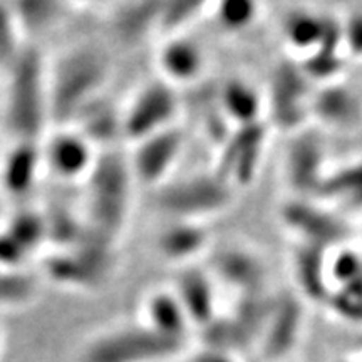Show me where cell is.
I'll return each instance as SVG.
<instances>
[{"label":"cell","mask_w":362,"mask_h":362,"mask_svg":"<svg viewBox=\"0 0 362 362\" xmlns=\"http://www.w3.org/2000/svg\"><path fill=\"white\" fill-rule=\"evenodd\" d=\"M7 89L6 117L17 141H33L42 131L45 115L51 111L49 78L45 76L37 54L22 51L11 66Z\"/></svg>","instance_id":"6da1fadb"},{"label":"cell","mask_w":362,"mask_h":362,"mask_svg":"<svg viewBox=\"0 0 362 362\" xmlns=\"http://www.w3.org/2000/svg\"><path fill=\"white\" fill-rule=\"evenodd\" d=\"M133 170L117 156L96 160L89 173L88 211L90 228L104 240H112L123 228L129 206Z\"/></svg>","instance_id":"7a4b0ae2"},{"label":"cell","mask_w":362,"mask_h":362,"mask_svg":"<svg viewBox=\"0 0 362 362\" xmlns=\"http://www.w3.org/2000/svg\"><path fill=\"white\" fill-rule=\"evenodd\" d=\"M185 341L156 332L146 324L126 325L93 339L83 362H156L178 354Z\"/></svg>","instance_id":"3957f363"},{"label":"cell","mask_w":362,"mask_h":362,"mask_svg":"<svg viewBox=\"0 0 362 362\" xmlns=\"http://www.w3.org/2000/svg\"><path fill=\"white\" fill-rule=\"evenodd\" d=\"M107 66L101 54L90 49L71 52L57 66V72L49 79L51 111L62 115L79 112L96 96L106 78Z\"/></svg>","instance_id":"277c9868"},{"label":"cell","mask_w":362,"mask_h":362,"mask_svg":"<svg viewBox=\"0 0 362 362\" xmlns=\"http://www.w3.org/2000/svg\"><path fill=\"white\" fill-rule=\"evenodd\" d=\"M232 200V187L220 176L200 175L176 181L158 197L163 210L183 220H197L223 210Z\"/></svg>","instance_id":"5b68a950"},{"label":"cell","mask_w":362,"mask_h":362,"mask_svg":"<svg viewBox=\"0 0 362 362\" xmlns=\"http://www.w3.org/2000/svg\"><path fill=\"white\" fill-rule=\"evenodd\" d=\"M178 98L170 81H155L136 94L123 117V133L131 141L141 143L149 136L173 126Z\"/></svg>","instance_id":"8992f818"},{"label":"cell","mask_w":362,"mask_h":362,"mask_svg":"<svg viewBox=\"0 0 362 362\" xmlns=\"http://www.w3.org/2000/svg\"><path fill=\"white\" fill-rule=\"evenodd\" d=\"M265 128L259 123L238 126L230 133L221 148V156L215 175L230 187L248 185L255 178L265 144Z\"/></svg>","instance_id":"52a82bcc"},{"label":"cell","mask_w":362,"mask_h":362,"mask_svg":"<svg viewBox=\"0 0 362 362\" xmlns=\"http://www.w3.org/2000/svg\"><path fill=\"white\" fill-rule=\"evenodd\" d=\"M183 131L171 126L138 143L131 163L133 175L146 185L160 183L178 160L183 149Z\"/></svg>","instance_id":"ba28073f"},{"label":"cell","mask_w":362,"mask_h":362,"mask_svg":"<svg viewBox=\"0 0 362 362\" xmlns=\"http://www.w3.org/2000/svg\"><path fill=\"white\" fill-rule=\"evenodd\" d=\"M45 165L62 180H76L89 175L96 165L94 148L88 136L78 131H61L45 144L42 153Z\"/></svg>","instance_id":"9c48e42d"},{"label":"cell","mask_w":362,"mask_h":362,"mask_svg":"<svg viewBox=\"0 0 362 362\" xmlns=\"http://www.w3.org/2000/svg\"><path fill=\"white\" fill-rule=\"evenodd\" d=\"M144 324L163 336L187 341L189 317L176 292H156L144 305Z\"/></svg>","instance_id":"30bf717a"},{"label":"cell","mask_w":362,"mask_h":362,"mask_svg":"<svg viewBox=\"0 0 362 362\" xmlns=\"http://www.w3.org/2000/svg\"><path fill=\"white\" fill-rule=\"evenodd\" d=\"M160 67L171 84L192 83L203 72L205 56L194 40L178 35L161 47Z\"/></svg>","instance_id":"8fae6325"},{"label":"cell","mask_w":362,"mask_h":362,"mask_svg":"<svg viewBox=\"0 0 362 362\" xmlns=\"http://www.w3.org/2000/svg\"><path fill=\"white\" fill-rule=\"evenodd\" d=\"M176 296L189 317V322L208 327L216 319L214 284L198 270H187L180 277Z\"/></svg>","instance_id":"7c38bea8"},{"label":"cell","mask_w":362,"mask_h":362,"mask_svg":"<svg viewBox=\"0 0 362 362\" xmlns=\"http://www.w3.org/2000/svg\"><path fill=\"white\" fill-rule=\"evenodd\" d=\"M208 243L206 230L197 220L178 218L166 226L158 238L163 257L175 262H187L203 252Z\"/></svg>","instance_id":"4fadbf2b"},{"label":"cell","mask_w":362,"mask_h":362,"mask_svg":"<svg viewBox=\"0 0 362 362\" xmlns=\"http://www.w3.org/2000/svg\"><path fill=\"white\" fill-rule=\"evenodd\" d=\"M215 269L221 279L238 287L243 293L260 292L265 280V270L260 260L243 250H225L218 253Z\"/></svg>","instance_id":"5bb4252c"},{"label":"cell","mask_w":362,"mask_h":362,"mask_svg":"<svg viewBox=\"0 0 362 362\" xmlns=\"http://www.w3.org/2000/svg\"><path fill=\"white\" fill-rule=\"evenodd\" d=\"M42 161V153L33 141H17L6 158L2 170L4 187L11 194H25L33 188Z\"/></svg>","instance_id":"9a60e30c"},{"label":"cell","mask_w":362,"mask_h":362,"mask_svg":"<svg viewBox=\"0 0 362 362\" xmlns=\"http://www.w3.org/2000/svg\"><path fill=\"white\" fill-rule=\"evenodd\" d=\"M302 325V309L293 300L275 304L267 324L265 352L272 357L285 356L297 341Z\"/></svg>","instance_id":"2e32d148"},{"label":"cell","mask_w":362,"mask_h":362,"mask_svg":"<svg viewBox=\"0 0 362 362\" xmlns=\"http://www.w3.org/2000/svg\"><path fill=\"white\" fill-rule=\"evenodd\" d=\"M220 106L228 121L237 126L259 123L262 96L259 90L243 79H230L220 93Z\"/></svg>","instance_id":"e0dca14e"},{"label":"cell","mask_w":362,"mask_h":362,"mask_svg":"<svg viewBox=\"0 0 362 362\" xmlns=\"http://www.w3.org/2000/svg\"><path fill=\"white\" fill-rule=\"evenodd\" d=\"M285 34L292 45L307 49L324 39V22L307 12H296L285 22Z\"/></svg>","instance_id":"ac0fdd59"},{"label":"cell","mask_w":362,"mask_h":362,"mask_svg":"<svg viewBox=\"0 0 362 362\" xmlns=\"http://www.w3.org/2000/svg\"><path fill=\"white\" fill-rule=\"evenodd\" d=\"M21 25L12 6H0V66L8 67L21 56L17 47Z\"/></svg>","instance_id":"d6986e66"},{"label":"cell","mask_w":362,"mask_h":362,"mask_svg":"<svg viewBox=\"0 0 362 362\" xmlns=\"http://www.w3.org/2000/svg\"><path fill=\"white\" fill-rule=\"evenodd\" d=\"M259 16V6L245 0H228L216 6L215 17L226 30H242Z\"/></svg>","instance_id":"ffe728a7"},{"label":"cell","mask_w":362,"mask_h":362,"mask_svg":"<svg viewBox=\"0 0 362 362\" xmlns=\"http://www.w3.org/2000/svg\"><path fill=\"white\" fill-rule=\"evenodd\" d=\"M34 293V280L17 270H0V304H21Z\"/></svg>","instance_id":"44dd1931"},{"label":"cell","mask_w":362,"mask_h":362,"mask_svg":"<svg viewBox=\"0 0 362 362\" xmlns=\"http://www.w3.org/2000/svg\"><path fill=\"white\" fill-rule=\"evenodd\" d=\"M297 277L302 287L309 293H317L322 291L324 282V260L315 253H309V245L302 248L297 255ZM324 292V291H322Z\"/></svg>","instance_id":"7402d4cb"},{"label":"cell","mask_w":362,"mask_h":362,"mask_svg":"<svg viewBox=\"0 0 362 362\" xmlns=\"http://www.w3.org/2000/svg\"><path fill=\"white\" fill-rule=\"evenodd\" d=\"M194 362H235L228 352H221L215 349H206L203 354H200L194 359Z\"/></svg>","instance_id":"603a6c76"},{"label":"cell","mask_w":362,"mask_h":362,"mask_svg":"<svg viewBox=\"0 0 362 362\" xmlns=\"http://www.w3.org/2000/svg\"><path fill=\"white\" fill-rule=\"evenodd\" d=\"M339 362H362V361H352V359H349V361H339Z\"/></svg>","instance_id":"cb8c5ba5"},{"label":"cell","mask_w":362,"mask_h":362,"mask_svg":"<svg viewBox=\"0 0 362 362\" xmlns=\"http://www.w3.org/2000/svg\"><path fill=\"white\" fill-rule=\"evenodd\" d=\"M0 347H2V334H0Z\"/></svg>","instance_id":"d4e9b609"}]
</instances>
